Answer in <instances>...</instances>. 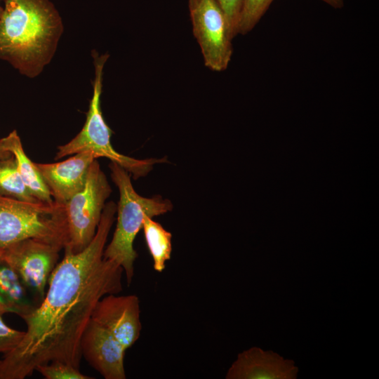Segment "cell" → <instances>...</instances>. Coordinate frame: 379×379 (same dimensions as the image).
<instances>
[{"mask_svg":"<svg viewBox=\"0 0 379 379\" xmlns=\"http://www.w3.org/2000/svg\"><path fill=\"white\" fill-rule=\"evenodd\" d=\"M116 213L117 205L106 203L90 244L79 253L64 250L44 299L22 317L27 324L23 338L0 360V379H24L53 361L79 368L81 338L96 304L122 290L123 268L103 258Z\"/></svg>","mask_w":379,"mask_h":379,"instance_id":"6da1fadb","label":"cell"},{"mask_svg":"<svg viewBox=\"0 0 379 379\" xmlns=\"http://www.w3.org/2000/svg\"><path fill=\"white\" fill-rule=\"evenodd\" d=\"M35 371L46 379H92L79 368L61 361H53L38 366Z\"/></svg>","mask_w":379,"mask_h":379,"instance_id":"ac0fdd59","label":"cell"},{"mask_svg":"<svg viewBox=\"0 0 379 379\" xmlns=\"http://www.w3.org/2000/svg\"><path fill=\"white\" fill-rule=\"evenodd\" d=\"M111 192L107 177L95 159L84 187L63 204L67 227L64 250L79 253L90 244Z\"/></svg>","mask_w":379,"mask_h":379,"instance_id":"8992f818","label":"cell"},{"mask_svg":"<svg viewBox=\"0 0 379 379\" xmlns=\"http://www.w3.org/2000/svg\"><path fill=\"white\" fill-rule=\"evenodd\" d=\"M111 178L119 189L117 225L111 242L105 248L103 258L117 262L130 284L134 276V262L138 253L133 248L135 238L142 228L146 215L164 214L173 208L172 203L159 195L143 197L134 190L130 173L117 163L109 164Z\"/></svg>","mask_w":379,"mask_h":379,"instance_id":"3957f363","label":"cell"},{"mask_svg":"<svg viewBox=\"0 0 379 379\" xmlns=\"http://www.w3.org/2000/svg\"><path fill=\"white\" fill-rule=\"evenodd\" d=\"M97 159L91 152L72 155L65 161L36 166L54 202L65 204L84 186L90 166Z\"/></svg>","mask_w":379,"mask_h":379,"instance_id":"8fae6325","label":"cell"},{"mask_svg":"<svg viewBox=\"0 0 379 379\" xmlns=\"http://www.w3.org/2000/svg\"><path fill=\"white\" fill-rule=\"evenodd\" d=\"M188 8L205 65L213 71L225 70L232 55V39L218 0H189Z\"/></svg>","mask_w":379,"mask_h":379,"instance_id":"ba28073f","label":"cell"},{"mask_svg":"<svg viewBox=\"0 0 379 379\" xmlns=\"http://www.w3.org/2000/svg\"><path fill=\"white\" fill-rule=\"evenodd\" d=\"M37 304L16 274L0 262V315L14 313L21 318L32 312Z\"/></svg>","mask_w":379,"mask_h":379,"instance_id":"4fadbf2b","label":"cell"},{"mask_svg":"<svg viewBox=\"0 0 379 379\" xmlns=\"http://www.w3.org/2000/svg\"><path fill=\"white\" fill-rule=\"evenodd\" d=\"M298 368L291 359L256 347L238 354L226 374L227 379H295Z\"/></svg>","mask_w":379,"mask_h":379,"instance_id":"7c38bea8","label":"cell"},{"mask_svg":"<svg viewBox=\"0 0 379 379\" xmlns=\"http://www.w3.org/2000/svg\"><path fill=\"white\" fill-rule=\"evenodd\" d=\"M274 0H243L238 34L248 33L265 15Z\"/></svg>","mask_w":379,"mask_h":379,"instance_id":"e0dca14e","label":"cell"},{"mask_svg":"<svg viewBox=\"0 0 379 379\" xmlns=\"http://www.w3.org/2000/svg\"><path fill=\"white\" fill-rule=\"evenodd\" d=\"M95 77L93 81V95L89 103L85 124L79 133L70 141L60 145L55 159L72 156L82 152H91L96 158L105 157L122 166L134 179L146 175L154 164L163 159H137L117 152L111 143L112 130L105 122L100 107L104 66L108 53L99 55L93 51Z\"/></svg>","mask_w":379,"mask_h":379,"instance_id":"277c9868","label":"cell"},{"mask_svg":"<svg viewBox=\"0 0 379 379\" xmlns=\"http://www.w3.org/2000/svg\"><path fill=\"white\" fill-rule=\"evenodd\" d=\"M61 250L49 242L28 238L0 250V262L16 272L38 305L45 296Z\"/></svg>","mask_w":379,"mask_h":379,"instance_id":"52a82bcc","label":"cell"},{"mask_svg":"<svg viewBox=\"0 0 379 379\" xmlns=\"http://www.w3.org/2000/svg\"><path fill=\"white\" fill-rule=\"evenodd\" d=\"M81 356L105 379H125L126 350L103 326L91 319L81 338Z\"/></svg>","mask_w":379,"mask_h":379,"instance_id":"30bf717a","label":"cell"},{"mask_svg":"<svg viewBox=\"0 0 379 379\" xmlns=\"http://www.w3.org/2000/svg\"><path fill=\"white\" fill-rule=\"evenodd\" d=\"M3 1L0 60L35 78L55 54L64 32L61 15L51 0Z\"/></svg>","mask_w":379,"mask_h":379,"instance_id":"7a4b0ae2","label":"cell"},{"mask_svg":"<svg viewBox=\"0 0 379 379\" xmlns=\"http://www.w3.org/2000/svg\"><path fill=\"white\" fill-rule=\"evenodd\" d=\"M142 229L153 259L154 269L158 272H162L165 269L166 262L171 258L172 235L149 215L145 216Z\"/></svg>","mask_w":379,"mask_h":379,"instance_id":"9a60e30c","label":"cell"},{"mask_svg":"<svg viewBox=\"0 0 379 379\" xmlns=\"http://www.w3.org/2000/svg\"><path fill=\"white\" fill-rule=\"evenodd\" d=\"M35 238L63 249L67 239L64 206L0 195V250Z\"/></svg>","mask_w":379,"mask_h":379,"instance_id":"5b68a950","label":"cell"},{"mask_svg":"<svg viewBox=\"0 0 379 379\" xmlns=\"http://www.w3.org/2000/svg\"><path fill=\"white\" fill-rule=\"evenodd\" d=\"M91 319L105 328L126 350L140 335L139 298L135 295H106L96 304Z\"/></svg>","mask_w":379,"mask_h":379,"instance_id":"9c48e42d","label":"cell"},{"mask_svg":"<svg viewBox=\"0 0 379 379\" xmlns=\"http://www.w3.org/2000/svg\"><path fill=\"white\" fill-rule=\"evenodd\" d=\"M0 315V353L6 354L15 348L22 340L25 331L9 327Z\"/></svg>","mask_w":379,"mask_h":379,"instance_id":"ffe728a7","label":"cell"},{"mask_svg":"<svg viewBox=\"0 0 379 379\" xmlns=\"http://www.w3.org/2000/svg\"><path fill=\"white\" fill-rule=\"evenodd\" d=\"M4 140L6 149L15 158L19 174L29 191L40 201L54 202L36 163L31 161L25 152L17 131H12L4 137Z\"/></svg>","mask_w":379,"mask_h":379,"instance_id":"5bb4252c","label":"cell"},{"mask_svg":"<svg viewBox=\"0 0 379 379\" xmlns=\"http://www.w3.org/2000/svg\"><path fill=\"white\" fill-rule=\"evenodd\" d=\"M1 1H3V0H0V2H1ZM2 11H3V7H1V6H0V15H1V14Z\"/></svg>","mask_w":379,"mask_h":379,"instance_id":"603a6c76","label":"cell"},{"mask_svg":"<svg viewBox=\"0 0 379 379\" xmlns=\"http://www.w3.org/2000/svg\"><path fill=\"white\" fill-rule=\"evenodd\" d=\"M334 8H341L343 7L344 0H321Z\"/></svg>","mask_w":379,"mask_h":379,"instance_id":"7402d4cb","label":"cell"},{"mask_svg":"<svg viewBox=\"0 0 379 379\" xmlns=\"http://www.w3.org/2000/svg\"><path fill=\"white\" fill-rule=\"evenodd\" d=\"M12 156V154L6 149L4 138H0V159H5Z\"/></svg>","mask_w":379,"mask_h":379,"instance_id":"44dd1931","label":"cell"},{"mask_svg":"<svg viewBox=\"0 0 379 379\" xmlns=\"http://www.w3.org/2000/svg\"><path fill=\"white\" fill-rule=\"evenodd\" d=\"M0 195L26 201L40 202L24 184L13 155L0 159Z\"/></svg>","mask_w":379,"mask_h":379,"instance_id":"2e32d148","label":"cell"},{"mask_svg":"<svg viewBox=\"0 0 379 379\" xmlns=\"http://www.w3.org/2000/svg\"><path fill=\"white\" fill-rule=\"evenodd\" d=\"M227 19L232 39L238 34V25L243 0H218Z\"/></svg>","mask_w":379,"mask_h":379,"instance_id":"d6986e66","label":"cell"}]
</instances>
